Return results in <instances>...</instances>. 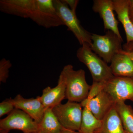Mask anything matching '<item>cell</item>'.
Segmentation results:
<instances>
[{
    "mask_svg": "<svg viewBox=\"0 0 133 133\" xmlns=\"http://www.w3.org/2000/svg\"><path fill=\"white\" fill-rule=\"evenodd\" d=\"M61 73L65 81V98L78 103L85 99L91 87L86 80L85 71L83 69L75 70L72 65L68 64L64 67Z\"/></svg>",
    "mask_w": 133,
    "mask_h": 133,
    "instance_id": "6da1fadb",
    "label": "cell"
},
{
    "mask_svg": "<svg viewBox=\"0 0 133 133\" xmlns=\"http://www.w3.org/2000/svg\"><path fill=\"white\" fill-rule=\"evenodd\" d=\"M76 55L78 60L89 69L93 82L105 83L114 77L107 63L92 50L89 44L81 45Z\"/></svg>",
    "mask_w": 133,
    "mask_h": 133,
    "instance_id": "7a4b0ae2",
    "label": "cell"
},
{
    "mask_svg": "<svg viewBox=\"0 0 133 133\" xmlns=\"http://www.w3.org/2000/svg\"><path fill=\"white\" fill-rule=\"evenodd\" d=\"M58 15L68 29L76 37L81 45L85 44L91 45V34L80 24L76 13L72 11L64 0H53Z\"/></svg>",
    "mask_w": 133,
    "mask_h": 133,
    "instance_id": "3957f363",
    "label": "cell"
},
{
    "mask_svg": "<svg viewBox=\"0 0 133 133\" xmlns=\"http://www.w3.org/2000/svg\"><path fill=\"white\" fill-rule=\"evenodd\" d=\"M91 49L107 63H111L114 55L123 50V40L110 30L104 35L91 34Z\"/></svg>",
    "mask_w": 133,
    "mask_h": 133,
    "instance_id": "277c9868",
    "label": "cell"
},
{
    "mask_svg": "<svg viewBox=\"0 0 133 133\" xmlns=\"http://www.w3.org/2000/svg\"><path fill=\"white\" fill-rule=\"evenodd\" d=\"M83 108L81 103L69 101L60 104L52 108L55 116L65 129L79 131Z\"/></svg>",
    "mask_w": 133,
    "mask_h": 133,
    "instance_id": "5b68a950",
    "label": "cell"
},
{
    "mask_svg": "<svg viewBox=\"0 0 133 133\" xmlns=\"http://www.w3.org/2000/svg\"><path fill=\"white\" fill-rule=\"evenodd\" d=\"M14 129L23 133L39 131L38 123L22 110L17 108L0 121V131L8 133Z\"/></svg>",
    "mask_w": 133,
    "mask_h": 133,
    "instance_id": "8992f818",
    "label": "cell"
},
{
    "mask_svg": "<svg viewBox=\"0 0 133 133\" xmlns=\"http://www.w3.org/2000/svg\"><path fill=\"white\" fill-rule=\"evenodd\" d=\"M104 90L109 94L115 103L127 100L133 102V77H114L105 83Z\"/></svg>",
    "mask_w": 133,
    "mask_h": 133,
    "instance_id": "52a82bcc",
    "label": "cell"
},
{
    "mask_svg": "<svg viewBox=\"0 0 133 133\" xmlns=\"http://www.w3.org/2000/svg\"><path fill=\"white\" fill-rule=\"evenodd\" d=\"M92 9L94 12L98 13L103 20L105 29L112 31L122 39L118 27V22L114 13L113 1L94 0Z\"/></svg>",
    "mask_w": 133,
    "mask_h": 133,
    "instance_id": "ba28073f",
    "label": "cell"
},
{
    "mask_svg": "<svg viewBox=\"0 0 133 133\" xmlns=\"http://www.w3.org/2000/svg\"><path fill=\"white\" fill-rule=\"evenodd\" d=\"M36 0H1L0 10L7 14L30 18L35 9Z\"/></svg>",
    "mask_w": 133,
    "mask_h": 133,
    "instance_id": "9c48e42d",
    "label": "cell"
},
{
    "mask_svg": "<svg viewBox=\"0 0 133 133\" xmlns=\"http://www.w3.org/2000/svg\"><path fill=\"white\" fill-rule=\"evenodd\" d=\"M13 100L15 108L22 110L38 124L41 122L46 109L41 102L39 96L27 99L18 94Z\"/></svg>",
    "mask_w": 133,
    "mask_h": 133,
    "instance_id": "30bf717a",
    "label": "cell"
},
{
    "mask_svg": "<svg viewBox=\"0 0 133 133\" xmlns=\"http://www.w3.org/2000/svg\"><path fill=\"white\" fill-rule=\"evenodd\" d=\"M66 96V85L63 76L59 75L57 85L54 88L49 86L43 90L42 94L39 96L40 99L45 109L55 107L61 104Z\"/></svg>",
    "mask_w": 133,
    "mask_h": 133,
    "instance_id": "8fae6325",
    "label": "cell"
},
{
    "mask_svg": "<svg viewBox=\"0 0 133 133\" xmlns=\"http://www.w3.org/2000/svg\"><path fill=\"white\" fill-rule=\"evenodd\" d=\"M115 103L109 94L103 90L99 94L87 102L84 107H88L92 114L98 119L102 120Z\"/></svg>",
    "mask_w": 133,
    "mask_h": 133,
    "instance_id": "7c38bea8",
    "label": "cell"
},
{
    "mask_svg": "<svg viewBox=\"0 0 133 133\" xmlns=\"http://www.w3.org/2000/svg\"><path fill=\"white\" fill-rule=\"evenodd\" d=\"M114 9L126 33L127 44L133 43V24L129 15V0H114Z\"/></svg>",
    "mask_w": 133,
    "mask_h": 133,
    "instance_id": "4fadbf2b",
    "label": "cell"
},
{
    "mask_svg": "<svg viewBox=\"0 0 133 133\" xmlns=\"http://www.w3.org/2000/svg\"><path fill=\"white\" fill-rule=\"evenodd\" d=\"M109 66L114 77H133V60L125 54L118 53L115 55Z\"/></svg>",
    "mask_w": 133,
    "mask_h": 133,
    "instance_id": "5bb4252c",
    "label": "cell"
},
{
    "mask_svg": "<svg viewBox=\"0 0 133 133\" xmlns=\"http://www.w3.org/2000/svg\"><path fill=\"white\" fill-rule=\"evenodd\" d=\"M94 133H125L115 106L105 115L102 120V125Z\"/></svg>",
    "mask_w": 133,
    "mask_h": 133,
    "instance_id": "9a60e30c",
    "label": "cell"
},
{
    "mask_svg": "<svg viewBox=\"0 0 133 133\" xmlns=\"http://www.w3.org/2000/svg\"><path fill=\"white\" fill-rule=\"evenodd\" d=\"M38 124L39 131L42 133H59L64 128L50 108L45 109L43 118Z\"/></svg>",
    "mask_w": 133,
    "mask_h": 133,
    "instance_id": "2e32d148",
    "label": "cell"
},
{
    "mask_svg": "<svg viewBox=\"0 0 133 133\" xmlns=\"http://www.w3.org/2000/svg\"><path fill=\"white\" fill-rule=\"evenodd\" d=\"M115 108L121 119L125 133H133V108L125 101L116 102Z\"/></svg>",
    "mask_w": 133,
    "mask_h": 133,
    "instance_id": "e0dca14e",
    "label": "cell"
},
{
    "mask_svg": "<svg viewBox=\"0 0 133 133\" xmlns=\"http://www.w3.org/2000/svg\"><path fill=\"white\" fill-rule=\"evenodd\" d=\"M102 120L98 119L92 114L88 107L83 108V114L79 133H94L102 125Z\"/></svg>",
    "mask_w": 133,
    "mask_h": 133,
    "instance_id": "ac0fdd59",
    "label": "cell"
},
{
    "mask_svg": "<svg viewBox=\"0 0 133 133\" xmlns=\"http://www.w3.org/2000/svg\"><path fill=\"white\" fill-rule=\"evenodd\" d=\"M105 83L93 82L87 98L80 103L83 108L87 102L95 97L104 90Z\"/></svg>",
    "mask_w": 133,
    "mask_h": 133,
    "instance_id": "d6986e66",
    "label": "cell"
},
{
    "mask_svg": "<svg viewBox=\"0 0 133 133\" xmlns=\"http://www.w3.org/2000/svg\"><path fill=\"white\" fill-rule=\"evenodd\" d=\"M12 66L9 60L2 58L0 61V82L5 83L9 76V70Z\"/></svg>",
    "mask_w": 133,
    "mask_h": 133,
    "instance_id": "ffe728a7",
    "label": "cell"
},
{
    "mask_svg": "<svg viewBox=\"0 0 133 133\" xmlns=\"http://www.w3.org/2000/svg\"><path fill=\"white\" fill-rule=\"evenodd\" d=\"M13 99H6L0 103V117L10 113L15 109Z\"/></svg>",
    "mask_w": 133,
    "mask_h": 133,
    "instance_id": "44dd1931",
    "label": "cell"
},
{
    "mask_svg": "<svg viewBox=\"0 0 133 133\" xmlns=\"http://www.w3.org/2000/svg\"><path fill=\"white\" fill-rule=\"evenodd\" d=\"M64 1L68 6H69V8L72 11L76 13V8L79 1L78 0H64Z\"/></svg>",
    "mask_w": 133,
    "mask_h": 133,
    "instance_id": "7402d4cb",
    "label": "cell"
},
{
    "mask_svg": "<svg viewBox=\"0 0 133 133\" xmlns=\"http://www.w3.org/2000/svg\"><path fill=\"white\" fill-rule=\"evenodd\" d=\"M129 15L131 22L133 24V0H129Z\"/></svg>",
    "mask_w": 133,
    "mask_h": 133,
    "instance_id": "603a6c76",
    "label": "cell"
},
{
    "mask_svg": "<svg viewBox=\"0 0 133 133\" xmlns=\"http://www.w3.org/2000/svg\"><path fill=\"white\" fill-rule=\"evenodd\" d=\"M119 53H123V54L127 55L133 60V50H124L123 49Z\"/></svg>",
    "mask_w": 133,
    "mask_h": 133,
    "instance_id": "cb8c5ba5",
    "label": "cell"
},
{
    "mask_svg": "<svg viewBox=\"0 0 133 133\" xmlns=\"http://www.w3.org/2000/svg\"><path fill=\"white\" fill-rule=\"evenodd\" d=\"M59 133H79L76 132V131H72V130H69V129H66L63 128L60 131Z\"/></svg>",
    "mask_w": 133,
    "mask_h": 133,
    "instance_id": "d4e9b609",
    "label": "cell"
},
{
    "mask_svg": "<svg viewBox=\"0 0 133 133\" xmlns=\"http://www.w3.org/2000/svg\"><path fill=\"white\" fill-rule=\"evenodd\" d=\"M23 133H42L41 132L38 131V132H24Z\"/></svg>",
    "mask_w": 133,
    "mask_h": 133,
    "instance_id": "484cf974",
    "label": "cell"
},
{
    "mask_svg": "<svg viewBox=\"0 0 133 133\" xmlns=\"http://www.w3.org/2000/svg\"><path fill=\"white\" fill-rule=\"evenodd\" d=\"M0 132H1L0 133H7L6 132H2V131H0Z\"/></svg>",
    "mask_w": 133,
    "mask_h": 133,
    "instance_id": "4316f807",
    "label": "cell"
}]
</instances>
